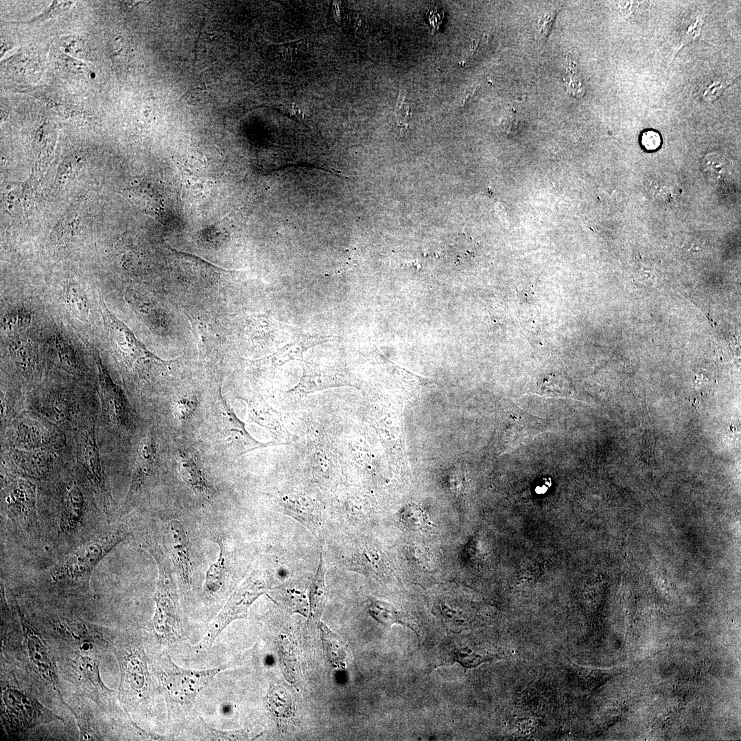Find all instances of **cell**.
<instances>
[{
    "label": "cell",
    "mask_w": 741,
    "mask_h": 741,
    "mask_svg": "<svg viewBox=\"0 0 741 741\" xmlns=\"http://www.w3.org/2000/svg\"><path fill=\"white\" fill-rule=\"evenodd\" d=\"M31 410L51 423L69 438L91 419L98 416V398L67 387H49L25 400Z\"/></svg>",
    "instance_id": "obj_1"
},
{
    "label": "cell",
    "mask_w": 741,
    "mask_h": 741,
    "mask_svg": "<svg viewBox=\"0 0 741 741\" xmlns=\"http://www.w3.org/2000/svg\"><path fill=\"white\" fill-rule=\"evenodd\" d=\"M126 537L121 530L109 532L69 553L54 567L52 583L65 589H87L94 569Z\"/></svg>",
    "instance_id": "obj_2"
},
{
    "label": "cell",
    "mask_w": 741,
    "mask_h": 741,
    "mask_svg": "<svg viewBox=\"0 0 741 741\" xmlns=\"http://www.w3.org/2000/svg\"><path fill=\"white\" fill-rule=\"evenodd\" d=\"M1 449L69 451V438L40 415L25 410L1 428Z\"/></svg>",
    "instance_id": "obj_3"
},
{
    "label": "cell",
    "mask_w": 741,
    "mask_h": 741,
    "mask_svg": "<svg viewBox=\"0 0 741 741\" xmlns=\"http://www.w3.org/2000/svg\"><path fill=\"white\" fill-rule=\"evenodd\" d=\"M1 719L8 737L13 739L40 725L64 721L29 692L10 683L2 685Z\"/></svg>",
    "instance_id": "obj_4"
},
{
    "label": "cell",
    "mask_w": 741,
    "mask_h": 741,
    "mask_svg": "<svg viewBox=\"0 0 741 741\" xmlns=\"http://www.w3.org/2000/svg\"><path fill=\"white\" fill-rule=\"evenodd\" d=\"M97 416L91 419L73 436L75 469L107 513L113 498L97 443Z\"/></svg>",
    "instance_id": "obj_5"
},
{
    "label": "cell",
    "mask_w": 741,
    "mask_h": 741,
    "mask_svg": "<svg viewBox=\"0 0 741 741\" xmlns=\"http://www.w3.org/2000/svg\"><path fill=\"white\" fill-rule=\"evenodd\" d=\"M274 571L262 564L255 567L246 579L233 591L222 609L209 626L201 647L211 646L233 621L247 616L248 609L274 583Z\"/></svg>",
    "instance_id": "obj_6"
},
{
    "label": "cell",
    "mask_w": 741,
    "mask_h": 741,
    "mask_svg": "<svg viewBox=\"0 0 741 741\" xmlns=\"http://www.w3.org/2000/svg\"><path fill=\"white\" fill-rule=\"evenodd\" d=\"M120 669L118 697L124 703H133L145 698L150 690V679L145 650L140 639L121 638L112 646Z\"/></svg>",
    "instance_id": "obj_7"
},
{
    "label": "cell",
    "mask_w": 741,
    "mask_h": 741,
    "mask_svg": "<svg viewBox=\"0 0 741 741\" xmlns=\"http://www.w3.org/2000/svg\"><path fill=\"white\" fill-rule=\"evenodd\" d=\"M2 479V504L9 519L21 530L37 534L36 484L11 472L3 473Z\"/></svg>",
    "instance_id": "obj_8"
},
{
    "label": "cell",
    "mask_w": 741,
    "mask_h": 741,
    "mask_svg": "<svg viewBox=\"0 0 741 741\" xmlns=\"http://www.w3.org/2000/svg\"><path fill=\"white\" fill-rule=\"evenodd\" d=\"M16 607L21 625L25 657L30 670L42 683L56 692L60 699L64 702L60 690L56 663L49 646L38 630L27 618L17 602Z\"/></svg>",
    "instance_id": "obj_9"
},
{
    "label": "cell",
    "mask_w": 741,
    "mask_h": 741,
    "mask_svg": "<svg viewBox=\"0 0 741 741\" xmlns=\"http://www.w3.org/2000/svg\"><path fill=\"white\" fill-rule=\"evenodd\" d=\"M161 666L159 677L169 697L180 705L191 703L222 670H186L176 666L169 657L163 660Z\"/></svg>",
    "instance_id": "obj_10"
},
{
    "label": "cell",
    "mask_w": 741,
    "mask_h": 741,
    "mask_svg": "<svg viewBox=\"0 0 741 741\" xmlns=\"http://www.w3.org/2000/svg\"><path fill=\"white\" fill-rule=\"evenodd\" d=\"M1 460L10 472L27 479L47 480L64 466L66 451L49 449L34 450L1 449Z\"/></svg>",
    "instance_id": "obj_11"
},
{
    "label": "cell",
    "mask_w": 741,
    "mask_h": 741,
    "mask_svg": "<svg viewBox=\"0 0 741 741\" xmlns=\"http://www.w3.org/2000/svg\"><path fill=\"white\" fill-rule=\"evenodd\" d=\"M158 567V578L154 596L156 609L153 618L154 630L159 638L172 639L179 633L177 595L171 572L158 552L149 550Z\"/></svg>",
    "instance_id": "obj_12"
},
{
    "label": "cell",
    "mask_w": 741,
    "mask_h": 741,
    "mask_svg": "<svg viewBox=\"0 0 741 741\" xmlns=\"http://www.w3.org/2000/svg\"><path fill=\"white\" fill-rule=\"evenodd\" d=\"M98 370L97 397L102 427L108 430H126L132 424V414L128 403L118 387L112 380L108 370L98 356H94Z\"/></svg>",
    "instance_id": "obj_13"
},
{
    "label": "cell",
    "mask_w": 741,
    "mask_h": 741,
    "mask_svg": "<svg viewBox=\"0 0 741 741\" xmlns=\"http://www.w3.org/2000/svg\"><path fill=\"white\" fill-rule=\"evenodd\" d=\"M77 475L78 478L61 481L58 485V528L62 535L73 534L83 525L89 506L88 494L93 493Z\"/></svg>",
    "instance_id": "obj_14"
},
{
    "label": "cell",
    "mask_w": 741,
    "mask_h": 741,
    "mask_svg": "<svg viewBox=\"0 0 741 741\" xmlns=\"http://www.w3.org/2000/svg\"><path fill=\"white\" fill-rule=\"evenodd\" d=\"M501 427L504 443L513 448L528 443L539 433L545 432L546 424L544 420L509 403L502 411Z\"/></svg>",
    "instance_id": "obj_15"
},
{
    "label": "cell",
    "mask_w": 741,
    "mask_h": 741,
    "mask_svg": "<svg viewBox=\"0 0 741 741\" xmlns=\"http://www.w3.org/2000/svg\"><path fill=\"white\" fill-rule=\"evenodd\" d=\"M69 671L80 692L101 705L113 691L108 688L100 676L98 663L93 657L77 654L69 659Z\"/></svg>",
    "instance_id": "obj_16"
},
{
    "label": "cell",
    "mask_w": 741,
    "mask_h": 741,
    "mask_svg": "<svg viewBox=\"0 0 741 741\" xmlns=\"http://www.w3.org/2000/svg\"><path fill=\"white\" fill-rule=\"evenodd\" d=\"M58 632L64 633L78 645L80 652L85 653L97 648L113 646L115 637L106 628L86 622L82 620H60L56 624Z\"/></svg>",
    "instance_id": "obj_17"
},
{
    "label": "cell",
    "mask_w": 741,
    "mask_h": 741,
    "mask_svg": "<svg viewBox=\"0 0 741 741\" xmlns=\"http://www.w3.org/2000/svg\"><path fill=\"white\" fill-rule=\"evenodd\" d=\"M158 458V445L152 432L141 437L134 456L132 478L125 499V505L141 490L152 475Z\"/></svg>",
    "instance_id": "obj_18"
},
{
    "label": "cell",
    "mask_w": 741,
    "mask_h": 741,
    "mask_svg": "<svg viewBox=\"0 0 741 741\" xmlns=\"http://www.w3.org/2000/svg\"><path fill=\"white\" fill-rule=\"evenodd\" d=\"M165 541L174 566L186 586L191 583V564L188 540L180 521L171 518L165 530Z\"/></svg>",
    "instance_id": "obj_19"
},
{
    "label": "cell",
    "mask_w": 741,
    "mask_h": 741,
    "mask_svg": "<svg viewBox=\"0 0 741 741\" xmlns=\"http://www.w3.org/2000/svg\"><path fill=\"white\" fill-rule=\"evenodd\" d=\"M222 420L224 430L229 442L233 443L242 453L263 447L247 432L244 423L236 416L220 394Z\"/></svg>",
    "instance_id": "obj_20"
},
{
    "label": "cell",
    "mask_w": 741,
    "mask_h": 741,
    "mask_svg": "<svg viewBox=\"0 0 741 741\" xmlns=\"http://www.w3.org/2000/svg\"><path fill=\"white\" fill-rule=\"evenodd\" d=\"M8 350L17 371L24 377H31L38 364L36 349L31 342L23 338L16 339L10 343Z\"/></svg>",
    "instance_id": "obj_21"
},
{
    "label": "cell",
    "mask_w": 741,
    "mask_h": 741,
    "mask_svg": "<svg viewBox=\"0 0 741 741\" xmlns=\"http://www.w3.org/2000/svg\"><path fill=\"white\" fill-rule=\"evenodd\" d=\"M178 469L183 481L196 493L207 494L209 491L204 471L196 458L186 451L178 452Z\"/></svg>",
    "instance_id": "obj_22"
},
{
    "label": "cell",
    "mask_w": 741,
    "mask_h": 741,
    "mask_svg": "<svg viewBox=\"0 0 741 741\" xmlns=\"http://www.w3.org/2000/svg\"><path fill=\"white\" fill-rule=\"evenodd\" d=\"M282 506L284 513L298 521L314 534L319 532L322 522V516L313 505L288 499L283 501Z\"/></svg>",
    "instance_id": "obj_23"
},
{
    "label": "cell",
    "mask_w": 741,
    "mask_h": 741,
    "mask_svg": "<svg viewBox=\"0 0 741 741\" xmlns=\"http://www.w3.org/2000/svg\"><path fill=\"white\" fill-rule=\"evenodd\" d=\"M327 568L322 554H320L318 567L309 588L310 618L319 622L325 609L327 589L325 583Z\"/></svg>",
    "instance_id": "obj_24"
},
{
    "label": "cell",
    "mask_w": 741,
    "mask_h": 741,
    "mask_svg": "<svg viewBox=\"0 0 741 741\" xmlns=\"http://www.w3.org/2000/svg\"><path fill=\"white\" fill-rule=\"evenodd\" d=\"M318 623L323 648L329 661L334 668H344L347 655L345 644L324 623L320 622Z\"/></svg>",
    "instance_id": "obj_25"
},
{
    "label": "cell",
    "mask_w": 741,
    "mask_h": 741,
    "mask_svg": "<svg viewBox=\"0 0 741 741\" xmlns=\"http://www.w3.org/2000/svg\"><path fill=\"white\" fill-rule=\"evenodd\" d=\"M68 707L76 719L80 740H102L95 716L88 705L80 702Z\"/></svg>",
    "instance_id": "obj_26"
},
{
    "label": "cell",
    "mask_w": 741,
    "mask_h": 741,
    "mask_svg": "<svg viewBox=\"0 0 741 741\" xmlns=\"http://www.w3.org/2000/svg\"><path fill=\"white\" fill-rule=\"evenodd\" d=\"M368 611L370 615L381 624L386 626L401 624L418 633L417 626L408 618L385 602L373 600L368 607Z\"/></svg>",
    "instance_id": "obj_27"
},
{
    "label": "cell",
    "mask_w": 741,
    "mask_h": 741,
    "mask_svg": "<svg viewBox=\"0 0 741 741\" xmlns=\"http://www.w3.org/2000/svg\"><path fill=\"white\" fill-rule=\"evenodd\" d=\"M64 295L73 316L81 321H87L90 311L89 300L81 286L74 282L67 283L64 287Z\"/></svg>",
    "instance_id": "obj_28"
},
{
    "label": "cell",
    "mask_w": 741,
    "mask_h": 741,
    "mask_svg": "<svg viewBox=\"0 0 741 741\" xmlns=\"http://www.w3.org/2000/svg\"><path fill=\"white\" fill-rule=\"evenodd\" d=\"M54 341L56 358L62 368L72 375L78 373L80 364L71 345L59 336Z\"/></svg>",
    "instance_id": "obj_29"
},
{
    "label": "cell",
    "mask_w": 741,
    "mask_h": 741,
    "mask_svg": "<svg viewBox=\"0 0 741 741\" xmlns=\"http://www.w3.org/2000/svg\"><path fill=\"white\" fill-rule=\"evenodd\" d=\"M268 703L278 718H289L292 714L291 696L281 686H272L268 694Z\"/></svg>",
    "instance_id": "obj_30"
},
{
    "label": "cell",
    "mask_w": 741,
    "mask_h": 741,
    "mask_svg": "<svg viewBox=\"0 0 741 741\" xmlns=\"http://www.w3.org/2000/svg\"><path fill=\"white\" fill-rule=\"evenodd\" d=\"M220 552L218 559L212 563L206 572L204 587L208 593L217 592L222 587L226 572L225 550L220 543Z\"/></svg>",
    "instance_id": "obj_31"
},
{
    "label": "cell",
    "mask_w": 741,
    "mask_h": 741,
    "mask_svg": "<svg viewBox=\"0 0 741 741\" xmlns=\"http://www.w3.org/2000/svg\"><path fill=\"white\" fill-rule=\"evenodd\" d=\"M573 388L565 378L550 376L539 381L535 392L549 397H567L572 395Z\"/></svg>",
    "instance_id": "obj_32"
},
{
    "label": "cell",
    "mask_w": 741,
    "mask_h": 741,
    "mask_svg": "<svg viewBox=\"0 0 741 741\" xmlns=\"http://www.w3.org/2000/svg\"><path fill=\"white\" fill-rule=\"evenodd\" d=\"M249 420L270 430H274L275 423L272 410L263 400L252 399L248 401Z\"/></svg>",
    "instance_id": "obj_33"
},
{
    "label": "cell",
    "mask_w": 741,
    "mask_h": 741,
    "mask_svg": "<svg viewBox=\"0 0 741 741\" xmlns=\"http://www.w3.org/2000/svg\"><path fill=\"white\" fill-rule=\"evenodd\" d=\"M32 320L31 312L25 308L13 309L8 312L2 320V329L10 332L19 331L27 327Z\"/></svg>",
    "instance_id": "obj_34"
},
{
    "label": "cell",
    "mask_w": 741,
    "mask_h": 741,
    "mask_svg": "<svg viewBox=\"0 0 741 741\" xmlns=\"http://www.w3.org/2000/svg\"><path fill=\"white\" fill-rule=\"evenodd\" d=\"M281 657L284 672L287 677L290 672V681H295L298 673V663L296 661L294 647L287 639L282 640L281 643Z\"/></svg>",
    "instance_id": "obj_35"
},
{
    "label": "cell",
    "mask_w": 741,
    "mask_h": 741,
    "mask_svg": "<svg viewBox=\"0 0 741 741\" xmlns=\"http://www.w3.org/2000/svg\"><path fill=\"white\" fill-rule=\"evenodd\" d=\"M198 400L195 395H189L175 400L173 412L176 419L180 423L187 421L196 412Z\"/></svg>",
    "instance_id": "obj_36"
},
{
    "label": "cell",
    "mask_w": 741,
    "mask_h": 741,
    "mask_svg": "<svg viewBox=\"0 0 741 741\" xmlns=\"http://www.w3.org/2000/svg\"><path fill=\"white\" fill-rule=\"evenodd\" d=\"M283 604L291 611L307 615L308 605L305 598L296 590L287 589L283 591Z\"/></svg>",
    "instance_id": "obj_37"
},
{
    "label": "cell",
    "mask_w": 741,
    "mask_h": 741,
    "mask_svg": "<svg viewBox=\"0 0 741 741\" xmlns=\"http://www.w3.org/2000/svg\"><path fill=\"white\" fill-rule=\"evenodd\" d=\"M558 12V10H557L556 8L547 11L544 14H543V15L539 20L537 35L539 40L543 45L546 42V40L550 33L552 27Z\"/></svg>",
    "instance_id": "obj_38"
},
{
    "label": "cell",
    "mask_w": 741,
    "mask_h": 741,
    "mask_svg": "<svg viewBox=\"0 0 741 741\" xmlns=\"http://www.w3.org/2000/svg\"><path fill=\"white\" fill-rule=\"evenodd\" d=\"M206 732L211 740H248V733L246 730H237L231 731H221L205 725Z\"/></svg>",
    "instance_id": "obj_39"
},
{
    "label": "cell",
    "mask_w": 741,
    "mask_h": 741,
    "mask_svg": "<svg viewBox=\"0 0 741 741\" xmlns=\"http://www.w3.org/2000/svg\"><path fill=\"white\" fill-rule=\"evenodd\" d=\"M703 23V21L701 16H696L694 20L690 21V24L682 32L679 48L694 40L700 36Z\"/></svg>",
    "instance_id": "obj_40"
},
{
    "label": "cell",
    "mask_w": 741,
    "mask_h": 741,
    "mask_svg": "<svg viewBox=\"0 0 741 741\" xmlns=\"http://www.w3.org/2000/svg\"><path fill=\"white\" fill-rule=\"evenodd\" d=\"M573 64L570 63V67L568 69L567 75L564 79L566 90L568 94L577 96L583 94V82L577 72L574 69Z\"/></svg>",
    "instance_id": "obj_41"
},
{
    "label": "cell",
    "mask_w": 741,
    "mask_h": 741,
    "mask_svg": "<svg viewBox=\"0 0 741 741\" xmlns=\"http://www.w3.org/2000/svg\"><path fill=\"white\" fill-rule=\"evenodd\" d=\"M661 142L660 134L655 130H645L641 133L640 144L646 151L652 152L658 150Z\"/></svg>",
    "instance_id": "obj_42"
},
{
    "label": "cell",
    "mask_w": 741,
    "mask_h": 741,
    "mask_svg": "<svg viewBox=\"0 0 741 741\" xmlns=\"http://www.w3.org/2000/svg\"><path fill=\"white\" fill-rule=\"evenodd\" d=\"M727 86L728 83L724 80L712 82L705 88L703 92V99L709 102L716 99Z\"/></svg>",
    "instance_id": "obj_43"
},
{
    "label": "cell",
    "mask_w": 741,
    "mask_h": 741,
    "mask_svg": "<svg viewBox=\"0 0 741 741\" xmlns=\"http://www.w3.org/2000/svg\"><path fill=\"white\" fill-rule=\"evenodd\" d=\"M303 41V40H299L278 45L277 47L283 58L285 60L292 61L297 56Z\"/></svg>",
    "instance_id": "obj_44"
},
{
    "label": "cell",
    "mask_w": 741,
    "mask_h": 741,
    "mask_svg": "<svg viewBox=\"0 0 741 741\" xmlns=\"http://www.w3.org/2000/svg\"><path fill=\"white\" fill-rule=\"evenodd\" d=\"M395 115L398 122L401 124H405L410 115V108L405 102V96L401 91L395 107Z\"/></svg>",
    "instance_id": "obj_45"
},
{
    "label": "cell",
    "mask_w": 741,
    "mask_h": 741,
    "mask_svg": "<svg viewBox=\"0 0 741 741\" xmlns=\"http://www.w3.org/2000/svg\"><path fill=\"white\" fill-rule=\"evenodd\" d=\"M283 112L290 118L295 120H302L304 118L302 108L295 103H292L283 107Z\"/></svg>",
    "instance_id": "obj_46"
},
{
    "label": "cell",
    "mask_w": 741,
    "mask_h": 741,
    "mask_svg": "<svg viewBox=\"0 0 741 741\" xmlns=\"http://www.w3.org/2000/svg\"><path fill=\"white\" fill-rule=\"evenodd\" d=\"M331 16L336 23H340V8L338 1L332 2Z\"/></svg>",
    "instance_id": "obj_47"
}]
</instances>
